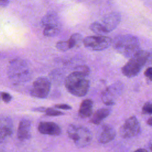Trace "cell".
<instances>
[{
  "label": "cell",
  "mask_w": 152,
  "mask_h": 152,
  "mask_svg": "<svg viewBox=\"0 0 152 152\" xmlns=\"http://www.w3.org/2000/svg\"><path fill=\"white\" fill-rule=\"evenodd\" d=\"M113 49L125 58H131L140 50L138 39L131 34H124L116 36L112 40Z\"/></svg>",
  "instance_id": "1"
},
{
  "label": "cell",
  "mask_w": 152,
  "mask_h": 152,
  "mask_svg": "<svg viewBox=\"0 0 152 152\" xmlns=\"http://www.w3.org/2000/svg\"><path fill=\"white\" fill-rule=\"evenodd\" d=\"M84 75L74 71L65 79V85L67 90L77 97L84 96L89 89V81Z\"/></svg>",
  "instance_id": "2"
},
{
  "label": "cell",
  "mask_w": 152,
  "mask_h": 152,
  "mask_svg": "<svg viewBox=\"0 0 152 152\" xmlns=\"http://www.w3.org/2000/svg\"><path fill=\"white\" fill-rule=\"evenodd\" d=\"M148 56L149 53L147 51L140 50L132 56L122 68V74L129 78L136 76L145 64Z\"/></svg>",
  "instance_id": "3"
},
{
  "label": "cell",
  "mask_w": 152,
  "mask_h": 152,
  "mask_svg": "<svg viewBox=\"0 0 152 152\" xmlns=\"http://www.w3.org/2000/svg\"><path fill=\"white\" fill-rule=\"evenodd\" d=\"M67 134L78 147L88 145L92 140V134L88 129L82 126L71 124L67 128Z\"/></svg>",
  "instance_id": "4"
},
{
  "label": "cell",
  "mask_w": 152,
  "mask_h": 152,
  "mask_svg": "<svg viewBox=\"0 0 152 152\" xmlns=\"http://www.w3.org/2000/svg\"><path fill=\"white\" fill-rule=\"evenodd\" d=\"M8 74L10 79L15 83L25 81L30 77L28 69L25 62L18 60L11 62Z\"/></svg>",
  "instance_id": "5"
},
{
  "label": "cell",
  "mask_w": 152,
  "mask_h": 152,
  "mask_svg": "<svg viewBox=\"0 0 152 152\" xmlns=\"http://www.w3.org/2000/svg\"><path fill=\"white\" fill-rule=\"evenodd\" d=\"M112 40L110 37L99 35L86 37L83 39L84 46L92 50H102L112 45Z\"/></svg>",
  "instance_id": "6"
},
{
  "label": "cell",
  "mask_w": 152,
  "mask_h": 152,
  "mask_svg": "<svg viewBox=\"0 0 152 152\" xmlns=\"http://www.w3.org/2000/svg\"><path fill=\"white\" fill-rule=\"evenodd\" d=\"M140 132V125L136 117L134 116L128 118L119 129L120 136L123 138L135 137Z\"/></svg>",
  "instance_id": "7"
},
{
  "label": "cell",
  "mask_w": 152,
  "mask_h": 152,
  "mask_svg": "<svg viewBox=\"0 0 152 152\" xmlns=\"http://www.w3.org/2000/svg\"><path fill=\"white\" fill-rule=\"evenodd\" d=\"M50 90V83L49 80L45 77H39L33 82L30 93L33 97L44 99L48 96Z\"/></svg>",
  "instance_id": "8"
},
{
  "label": "cell",
  "mask_w": 152,
  "mask_h": 152,
  "mask_svg": "<svg viewBox=\"0 0 152 152\" xmlns=\"http://www.w3.org/2000/svg\"><path fill=\"white\" fill-rule=\"evenodd\" d=\"M123 90V84L117 81L107 87L102 94V100L107 105H112L121 94Z\"/></svg>",
  "instance_id": "9"
},
{
  "label": "cell",
  "mask_w": 152,
  "mask_h": 152,
  "mask_svg": "<svg viewBox=\"0 0 152 152\" xmlns=\"http://www.w3.org/2000/svg\"><path fill=\"white\" fill-rule=\"evenodd\" d=\"M13 133V125L11 120L7 117L0 118V143L6 141Z\"/></svg>",
  "instance_id": "10"
},
{
  "label": "cell",
  "mask_w": 152,
  "mask_h": 152,
  "mask_svg": "<svg viewBox=\"0 0 152 152\" xmlns=\"http://www.w3.org/2000/svg\"><path fill=\"white\" fill-rule=\"evenodd\" d=\"M121 16L120 13L112 12L105 15L102 20V24L109 33L113 30L120 23Z\"/></svg>",
  "instance_id": "11"
},
{
  "label": "cell",
  "mask_w": 152,
  "mask_h": 152,
  "mask_svg": "<svg viewBox=\"0 0 152 152\" xmlns=\"http://www.w3.org/2000/svg\"><path fill=\"white\" fill-rule=\"evenodd\" d=\"M37 129L40 134L53 136L59 135L62 131L61 127L53 122H40Z\"/></svg>",
  "instance_id": "12"
},
{
  "label": "cell",
  "mask_w": 152,
  "mask_h": 152,
  "mask_svg": "<svg viewBox=\"0 0 152 152\" xmlns=\"http://www.w3.org/2000/svg\"><path fill=\"white\" fill-rule=\"evenodd\" d=\"M116 135L115 130L109 125H103L99 132L97 140L102 144H106L112 141Z\"/></svg>",
  "instance_id": "13"
},
{
  "label": "cell",
  "mask_w": 152,
  "mask_h": 152,
  "mask_svg": "<svg viewBox=\"0 0 152 152\" xmlns=\"http://www.w3.org/2000/svg\"><path fill=\"white\" fill-rule=\"evenodd\" d=\"M31 122L27 119H22L18 125L17 129V138L19 140L23 141L30 138Z\"/></svg>",
  "instance_id": "14"
},
{
  "label": "cell",
  "mask_w": 152,
  "mask_h": 152,
  "mask_svg": "<svg viewBox=\"0 0 152 152\" xmlns=\"http://www.w3.org/2000/svg\"><path fill=\"white\" fill-rule=\"evenodd\" d=\"M93 101L90 99L84 100L79 108L78 115L81 118H87L91 116L93 112Z\"/></svg>",
  "instance_id": "15"
},
{
  "label": "cell",
  "mask_w": 152,
  "mask_h": 152,
  "mask_svg": "<svg viewBox=\"0 0 152 152\" xmlns=\"http://www.w3.org/2000/svg\"><path fill=\"white\" fill-rule=\"evenodd\" d=\"M110 113L109 109L103 108L96 110L90 119V122L95 125L100 124Z\"/></svg>",
  "instance_id": "16"
},
{
  "label": "cell",
  "mask_w": 152,
  "mask_h": 152,
  "mask_svg": "<svg viewBox=\"0 0 152 152\" xmlns=\"http://www.w3.org/2000/svg\"><path fill=\"white\" fill-rule=\"evenodd\" d=\"M41 24L44 27L52 26H61L59 18L56 14L55 12H49L42 19Z\"/></svg>",
  "instance_id": "17"
},
{
  "label": "cell",
  "mask_w": 152,
  "mask_h": 152,
  "mask_svg": "<svg viewBox=\"0 0 152 152\" xmlns=\"http://www.w3.org/2000/svg\"><path fill=\"white\" fill-rule=\"evenodd\" d=\"M61 26H52L44 27L43 34L47 37H53L58 34L60 31Z\"/></svg>",
  "instance_id": "18"
},
{
  "label": "cell",
  "mask_w": 152,
  "mask_h": 152,
  "mask_svg": "<svg viewBox=\"0 0 152 152\" xmlns=\"http://www.w3.org/2000/svg\"><path fill=\"white\" fill-rule=\"evenodd\" d=\"M90 28L92 31L99 35L103 36V34L108 33L103 26V24L97 22H94L92 23L90 26Z\"/></svg>",
  "instance_id": "19"
},
{
  "label": "cell",
  "mask_w": 152,
  "mask_h": 152,
  "mask_svg": "<svg viewBox=\"0 0 152 152\" xmlns=\"http://www.w3.org/2000/svg\"><path fill=\"white\" fill-rule=\"evenodd\" d=\"M68 41L69 42L70 48L71 49L75 47V46H78V45H80L82 41L83 42V39L82 36L80 34L75 33L71 36V37Z\"/></svg>",
  "instance_id": "20"
},
{
  "label": "cell",
  "mask_w": 152,
  "mask_h": 152,
  "mask_svg": "<svg viewBox=\"0 0 152 152\" xmlns=\"http://www.w3.org/2000/svg\"><path fill=\"white\" fill-rule=\"evenodd\" d=\"M56 47L61 51H66L71 49L68 41H59L56 43Z\"/></svg>",
  "instance_id": "21"
},
{
  "label": "cell",
  "mask_w": 152,
  "mask_h": 152,
  "mask_svg": "<svg viewBox=\"0 0 152 152\" xmlns=\"http://www.w3.org/2000/svg\"><path fill=\"white\" fill-rule=\"evenodd\" d=\"M45 113H46V115L49 116H57L64 115L63 112L53 108H46Z\"/></svg>",
  "instance_id": "22"
},
{
  "label": "cell",
  "mask_w": 152,
  "mask_h": 152,
  "mask_svg": "<svg viewBox=\"0 0 152 152\" xmlns=\"http://www.w3.org/2000/svg\"><path fill=\"white\" fill-rule=\"evenodd\" d=\"M74 71L80 72L85 76H87L90 73V68L86 65H80L75 68Z\"/></svg>",
  "instance_id": "23"
},
{
  "label": "cell",
  "mask_w": 152,
  "mask_h": 152,
  "mask_svg": "<svg viewBox=\"0 0 152 152\" xmlns=\"http://www.w3.org/2000/svg\"><path fill=\"white\" fill-rule=\"evenodd\" d=\"M144 114H152V102H147L142 108Z\"/></svg>",
  "instance_id": "24"
},
{
  "label": "cell",
  "mask_w": 152,
  "mask_h": 152,
  "mask_svg": "<svg viewBox=\"0 0 152 152\" xmlns=\"http://www.w3.org/2000/svg\"><path fill=\"white\" fill-rule=\"evenodd\" d=\"M1 98L2 99V100L5 102V103H9L11 99H12V97L11 96L6 92H3L1 93Z\"/></svg>",
  "instance_id": "25"
},
{
  "label": "cell",
  "mask_w": 152,
  "mask_h": 152,
  "mask_svg": "<svg viewBox=\"0 0 152 152\" xmlns=\"http://www.w3.org/2000/svg\"><path fill=\"white\" fill-rule=\"evenodd\" d=\"M55 108L56 109H64V110H69L71 109V106L67 104H55L54 106Z\"/></svg>",
  "instance_id": "26"
},
{
  "label": "cell",
  "mask_w": 152,
  "mask_h": 152,
  "mask_svg": "<svg viewBox=\"0 0 152 152\" xmlns=\"http://www.w3.org/2000/svg\"><path fill=\"white\" fill-rule=\"evenodd\" d=\"M144 75L149 80L152 81V67H148L144 71Z\"/></svg>",
  "instance_id": "27"
},
{
  "label": "cell",
  "mask_w": 152,
  "mask_h": 152,
  "mask_svg": "<svg viewBox=\"0 0 152 152\" xmlns=\"http://www.w3.org/2000/svg\"><path fill=\"white\" fill-rule=\"evenodd\" d=\"M8 3V0H0V6H6Z\"/></svg>",
  "instance_id": "28"
},
{
  "label": "cell",
  "mask_w": 152,
  "mask_h": 152,
  "mask_svg": "<svg viewBox=\"0 0 152 152\" xmlns=\"http://www.w3.org/2000/svg\"><path fill=\"white\" fill-rule=\"evenodd\" d=\"M134 152H148V151L144 148H138L135 151H134Z\"/></svg>",
  "instance_id": "29"
},
{
  "label": "cell",
  "mask_w": 152,
  "mask_h": 152,
  "mask_svg": "<svg viewBox=\"0 0 152 152\" xmlns=\"http://www.w3.org/2000/svg\"><path fill=\"white\" fill-rule=\"evenodd\" d=\"M147 124H148V125L152 126V117H150V118L147 120Z\"/></svg>",
  "instance_id": "30"
}]
</instances>
